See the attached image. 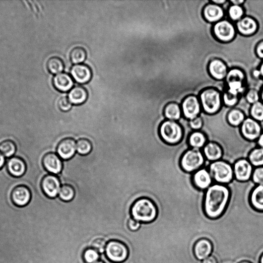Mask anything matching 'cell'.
I'll use <instances>...</instances> for the list:
<instances>
[{"label":"cell","instance_id":"obj_40","mask_svg":"<svg viewBox=\"0 0 263 263\" xmlns=\"http://www.w3.org/2000/svg\"><path fill=\"white\" fill-rule=\"evenodd\" d=\"M100 258L99 253L93 248H87L83 254V258L86 263H94Z\"/></svg>","mask_w":263,"mask_h":263},{"label":"cell","instance_id":"obj_25","mask_svg":"<svg viewBox=\"0 0 263 263\" xmlns=\"http://www.w3.org/2000/svg\"><path fill=\"white\" fill-rule=\"evenodd\" d=\"M194 251L196 258L202 261L211 255L213 246L209 240L200 239L195 243Z\"/></svg>","mask_w":263,"mask_h":263},{"label":"cell","instance_id":"obj_47","mask_svg":"<svg viewBox=\"0 0 263 263\" xmlns=\"http://www.w3.org/2000/svg\"><path fill=\"white\" fill-rule=\"evenodd\" d=\"M255 51L256 55L259 59L263 60V40L257 43Z\"/></svg>","mask_w":263,"mask_h":263},{"label":"cell","instance_id":"obj_27","mask_svg":"<svg viewBox=\"0 0 263 263\" xmlns=\"http://www.w3.org/2000/svg\"><path fill=\"white\" fill-rule=\"evenodd\" d=\"M88 98V92L82 86H76L72 89L68 94V99L72 105H81Z\"/></svg>","mask_w":263,"mask_h":263},{"label":"cell","instance_id":"obj_45","mask_svg":"<svg viewBox=\"0 0 263 263\" xmlns=\"http://www.w3.org/2000/svg\"><path fill=\"white\" fill-rule=\"evenodd\" d=\"M189 126L194 131H199L203 126V121L200 116L189 121Z\"/></svg>","mask_w":263,"mask_h":263},{"label":"cell","instance_id":"obj_42","mask_svg":"<svg viewBox=\"0 0 263 263\" xmlns=\"http://www.w3.org/2000/svg\"><path fill=\"white\" fill-rule=\"evenodd\" d=\"M252 180L256 185L263 184V167H257L254 169Z\"/></svg>","mask_w":263,"mask_h":263},{"label":"cell","instance_id":"obj_58","mask_svg":"<svg viewBox=\"0 0 263 263\" xmlns=\"http://www.w3.org/2000/svg\"><path fill=\"white\" fill-rule=\"evenodd\" d=\"M239 263H250L249 262H247V261H243V262H240Z\"/></svg>","mask_w":263,"mask_h":263},{"label":"cell","instance_id":"obj_11","mask_svg":"<svg viewBox=\"0 0 263 263\" xmlns=\"http://www.w3.org/2000/svg\"><path fill=\"white\" fill-rule=\"evenodd\" d=\"M181 107L183 116L189 121L197 118L202 111L198 97L194 95L185 97L182 102Z\"/></svg>","mask_w":263,"mask_h":263},{"label":"cell","instance_id":"obj_2","mask_svg":"<svg viewBox=\"0 0 263 263\" xmlns=\"http://www.w3.org/2000/svg\"><path fill=\"white\" fill-rule=\"evenodd\" d=\"M230 193L226 185L214 184L205 192L204 212L208 217L216 219L224 213L228 205Z\"/></svg>","mask_w":263,"mask_h":263},{"label":"cell","instance_id":"obj_57","mask_svg":"<svg viewBox=\"0 0 263 263\" xmlns=\"http://www.w3.org/2000/svg\"><path fill=\"white\" fill-rule=\"evenodd\" d=\"M94 263H105L104 262H102L101 261H98Z\"/></svg>","mask_w":263,"mask_h":263},{"label":"cell","instance_id":"obj_59","mask_svg":"<svg viewBox=\"0 0 263 263\" xmlns=\"http://www.w3.org/2000/svg\"><path fill=\"white\" fill-rule=\"evenodd\" d=\"M203 218H204V217H203ZM201 219H202V218H201ZM200 220H201V219H200Z\"/></svg>","mask_w":263,"mask_h":263},{"label":"cell","instance_id":"obj_19","mask_svg":"<svg viewBox=\"0 0 263 263\" xmlns=\"http://www.w3.org/2000/svg\"><path fill=\"white\" fill-rule=\"evenodd\" d=\"M56 150L58 156L63 160H70L76 154V141L72 138H65L58 144Z\"/></svg>","mask_w":263,"mask_h":263},{"label":"cell","instance_id":"obj_51","mask_svg":"<svg viewBox=\"0 0 263 263\" xmlns=\"http://www.w3.org/2000/svg\"><path fill=\"white\" fill-rule=\"evenodd\" d=\"M253 77L258 79L261 77V73L259 69H255L252 71Z\"/></svg>","mask_w":263,"mask_h":263},{"label":"cell","instance_id":"obj_14","mask_svg":"<svg viewBox=\"0 0 263 263\" xmlns=\"http://www.w3.org/2000/svg\"><path fill=\"white\" fill-rule=\"evenodd\" d=\"M237 33L244 37L255 35L259 30L257 20L252 16H245L235 24Z\"/></svg>","mask_w":263,"mask_h":263},{"label":"cell","instance_id":"obj_54","mask_svg":"<svg viewBox=\"0 0 263 263\" xmlns=\"http://www.w3.org/2000/svg\"><path fill=\"white\" fill-rule=\"evenodd\" d=\"M259 69L261 73V77L263 79V61L261 63Z\"/></svg>","mask_w":263,"mask_h":263},{"label":"cell","instance_id":"obj_13","mask_svg":"<svg viewBox=\"0 0 263 263\" xmlns=\"http://www.w3.org/2000/svg\"><path fill=\"white\" fill-rule=\"evenodd\" d=\"M234 178L241 182H245L252 179L254 166L247 159L238 160L233 166Z\"/></svg>","mask_w":263,"mask_h":263},{"label":"cell","instance_id":"obj_32","mask_svg":"<svg viewBox=\"0 0 263 263\" xmlns=\"http://www.w3.org/2000/svg\"><path fill=\"white\" fill-rule=\"evenodd\" d=\"M47 67L52 74L57 75L63 72L65 68V64L60 57H53L47 62Z\"/></svg>","mask_w":263,"mask_h":263},{"label":"cell","instance_id":"obj_1","mask_svg":"<svg viewBox=\"0 0 263 263\" xmlns=\"http://www.w3.org/2000/svg\"><path fill=\"white\" fill-rule=\"evenodd\" d=\"M230 109L223 106L214 115L201 111L199 116L203 121V126L199 131L206 136L207 142L220 146L223 152L222 160L233 166L238 160L247 159L258 144L257 141L246 139L241 133L240 127H233L228 123L227 116Z\"/></svg>","mask_w":263,"mask_h":263},{"label":"cell","instance_id":"obj_36","mask_svg":"<svg viewBox=\"0 0 263 263\" xmlns=\"http://www.w3.org/2000/svg\"><path fill=\"white\" fill-rule=\"evenodd\" d=\"M86 57L85 50L81 47L73 49L70 53V60L74 65L82 64L85 61Z\"/></svg>","mask_w":263,"mask_h":263},{"label":"cell","instance_id":"obj_10","mask_svg":"<svg viewBox=\"0 0 263 263\" xmlns=\"http://www.w3.org/2000/svg\"><path fill=\"white\" fill-rule=\"evenodd\" d=\"M107 258L111 262L120 263L126 261L129 256V250L122 242L113 240L107 244L105 249Z\"/></svg>","mask_w":263,"mask_h":263},{"label":"cell","instance_id":"obj_31","mask_svg":"<svg viewBox=\"0 0 263 263\" xmlns=\"http://www.w3.org/2000/svg\"><path fill=\"white\" fill-rule=\"evenodd\" d=\"M246 117L244 113L240 109L233 108L228 112L227 116L228 123L233 127H240Z\"/></svg>","mask_w":263,"mask_h":263},{"label":"cell","instance_id":"obj_46","mask_svg":"<svg viewBox=\"0 0 263 263\" xmlns=\"http://www.w3.org/2000/svg\"><path fill=\"white\" fill-rule=\"evenodd\" d=\"M141 223L133 218L129 219L128 222V226L129 229L133 231L138 230L140 227Z\"/></svg>","mask_w":263,"mask_h":263},{"label":"cell","instance_id":"obj_53","mask_svg":"<svg viewBox=\"0 0 263 263\" xmlns=\"http://www.w3.org/2000/svg\"><path fill=\"white\" fill-rule=\"evenodd\" d=\"M257 143L260 148L263 149V133L261 134L257 140Z\"/></svg>","mask_w":263,"mask_h":263},{"label":"cell","instance_id":"obj_21","mask_svg":"<svg viewBox=\"0 0 263 263\" xmlns=\"http://www.w3.org/2000/svg\"><path fill=\"white\" fill-rule=\"evenodd\" d=\"M70 72L73 80L79 84L88 83L92 78V70L91 67L82 64L73 66Z\"/></svg>","mask_w":263,"mask_h":263},{"label":"cell","instance_id":"obj_23","mask_svg":"<svg viewBox=\"0 0 263 263\" xmlns=\"http://www.w3.org/2000/svg\"><path fill=\"white\" fill-rule=\"evenodd\" d=\"M7 170L12 177L20 178L26 172V165L22 158L17 156L12 157L7 162Z\"/></svg>","mask_w":263,"mask_h":263},{"label":"cell","instance_id":"obj_34","mask_svg":"<svg viewBox=\"0 0 263 263\" xmlns=\"http://www.w3.org/2000/svg\"><path fill=\"white\" fill-rule=\"evenodd\" d=\"M92 150L93 144L89 139L82 138L76 142V151L80 155H88L91 153Z\"/></svg>","mask_w":263,"mask_h":263},{"label":"cell","instance_id":"obj_43","mask_svg":"<svg viewBox=\"0 0 263 263\" xmlns=\"http://www.w3.org/2000/svg\"><path fill=\"white\" fill-rule=\"evenodd\" d=\"M107 243L103 239L98 238L95 239L92 243V246L94 249L99 253H104L105 252Z\"/></svg>","mask_w":263,"mask_h":263},{"label":"cell","instance_id":"obj_5","mask_svg":"<svg viewBox=\"0 0 263 263\" xmlns=\"http://www.w3.org/2000/svg\"><path fill=\"white\" fill-rule=\"evenodd\" d=\"M202 111L208 115L217 113L223 105L222 93L215 87L202 90L198 95Z\"/></svg>","mask_w":263,"mask_h":263},{"label":"cell","instance_id":"obj_16","mask_svg":"<svg viewBox=\"0 0 263 263\" xmlns=\"http://www.w3.org/2000/svg\"><path fill=\"white\" fill-rule=\"evenodd\" d=\"M240 129L243 136L249 141H257L262 134L261 125L251 117L246 118Z\"/></svg>","mask_w":263,"mask_h":263},{"label":"cell","instance_id":"obj_50","mask_svg":"<svg viewBox=\"0 0 263 263\" xmlns=\"http://www.w3.org/2000/svg\"><path fill=\"white\" fill-rule=\"evenodd\" d=\"M210 2L212 3L221 6H222V5H225L226 3L228 2L226 0H212V1H210Z\"/></svg>","mask_w":263,"mask_h":263},{"label":"cell","instance_id":"obj_39","mask_svg":"<svg viewBox=\"0 0 263 263\" xmlns=\"http://www.w3.org/2000/svg\"><path fill=\"white\" fill-rule=\"evenodd\" d=\"M251 118L257 122L263 121V103L258 101L251 105L250 111Z\"/></svg>","mask_w":263,"mask_h":263},{"label":"cell","instance_id":"obj_3","mask_svg":"<svg viewBox=\"0 0 263 263\" xmlns=\"http://www.w3.org/2000/svg\"><path fill=\"white\" fill-rule=\"evenodd\" d=\"M130 213L132 217L137 221L149 224L156 220L158 210L153 200L148 197H141L133 202Z\"/></svg>","mask_w":263,"mask_h":263},{"label":"cell","instance_id":"obj_8","mask_svg":"<svg viewBox=\"0 0 263 263\" xmlns=\"http://www.w3.org/2000/svg\"><path fill=\"white\" fill-rule=\"evenodd\" d=\"M209 172L212 178L218 184L227 185L235 178L233 166L222 159L211 162Z\"/></svg>","mask_w":263,"mask_h":263},{"label":"cell","instance_id":"obj_38","mask_svg":"<svg viewBox=\"0 0 263 263\" xmlns=\"http://www.w3.org/2000/svg\"><path fill=\"white\" fill-rule=\"evenodd\" d=\"M16 150L15 143L11 140H6L0 144V152L6 157H12Z\"/></svg>","mask_w":263,"mask_h":263},{"label":"cell","instance_id":"obj_18","mask_svg":"<svg viewBox=\"0 0 263 263\" xmlns=\"http://www.w3.org/2000/svg\"><path fill=\"white\" fill-rule=\"evenodd\" d=\"M32 194L30 189L25 185H19L14 188L11 194V199L14 205L23 207L30 202Z\"/></svg>","mask_w":263,"mask_h":263},{"label":"cell","instance_id":"obj_29","mask_svg":"<svg viewBox=\"0 0 263 263\" xmlns=\"http://www.w3.org/2000/svg\"><path fill=\"white\" fill-rule=\"evenodd\" d=\"M250 201L256 210L263 212V184L257 185L253 190Z\"/></svg>","mask_w":263,"mask_h":263},{"label":"cell","instance_id":"obj_56","mask_svg":"<svg viewBox=\"0 0 263 263\" xmlns=\"http://www.w3.org/2000/svg\"><path fill=\"white\" fill-rule=\"evenodd\" d=\"M260 263H263V253L261 256V257L260 259Z\"/></svg>","mask_w":263,"mask_h":263},{"label":"cell","instance_id":"obj_44","mask_svg":"<svg viewBox=\"0 0 263 263\" xmlns=\"http://www.w3.org/2000/svg\"><path fill=\"white\" fill-rule=\"evenodd\" d=\"M58 107L63 112H68L72 107V104L70 103L68 98L64 97L61 98L58 103Z\"/></svg>","mask_w":263,"mask_h":263},{"label":"cell","instance_id":"obj_28","mask_svg":"<svg viewBox=\"0 0 263 263\" xmlns=\"http://www.w3.org/2000/svg\"><path fill=\"white\" fill-rule=\"evenodd\" d=\"M164 115L167 120L180 121L183 116L181 105L175 102H170L165 107Z\"/></svg>","mask_w":263,"mask_h":263},{"label":"cell","instance_id":"obj_35","mask_svg":"<svg viewBox=\"0 0 263 263\" xmlns=\"http://www.w3.org/2000/svg\"><path fill=\"white\" fill-rule=\"evenodd\" d=\"M245 10L242 6L231 5L228 8V16L230 21L237 22L245 16Z\"/></svg>","mask_w":263,"mask_h":263},{"label":"cell","instance_id":"obj_7","mask_svg":"<svg viewBox=\"0 0 263 263\" xmlns=\"http://www.w3.org/2000/svg\"><path fill=\"white\" fill-rule=\"evenodd\" d=\"M212 33L217 41L225 44L235 40L238 35L235 25L227 19L213 24Z\"/></svg>","mask_w":263,"mask_h":263},{"label":"cell","instance_id":"obj_4","mask_svg":"<svg viewBox=\"0 0 263 263\" xmlns=\"http://www.w3.org/2000/svg\"><path fill=\"white\" fill-rule=\"evenodd\" d=\"M247 78L246 73L243 69L237 67L229 68L224 80L225 88L223 91L241 98L247 92Z\"/></svg>","mask_w":263,"mask_h":263},{"label":"cell","instance_id":"obj_22","mask_svg":"<svg viewBox=\"0 0 263 263\" xmlns=\"http://www.w3.org/2000/svg\"><path fill=\"white\" fill-rule=\"evenodd\" d=\"M193 183L198 189L206 191L211 185L212 178L206 168H200L193 174Z\"/></svg>","mask_w":263,"mask_h":263},{"label":"cell","instance_id":"obj_30","mask_svg":"<svg viewBox=\"0 0 263 263\" xmlns=\"http://www.w3.org/2000/svg\"><path fill=\"white\" fill-rule=\"evenodd\" d=\"M189 144L193 149L200 150L207 143V139L200 131H194L189 137Z\"/></svg>","mask_w":263,"mask_h":263},{"label":"cell","instance_id":"obj_48","mask_svg":"<svg viewBox=\"0 0 263 263\" xmlns=\"http://www.w3.org/2000/svg\"><path fill=\"white\" fill-rule=\"evenodd\" d=\"M202 263H218L216 259L213 256L211 255L206 259L202 261Z\"/></svg>","mask_w":263,"mask_h":263},{"label":"cell","instance_id":"obj_6","mask_svg":"<svg viewBox=\"0 0 263 263\" xmlns=\"http://www.w3.org/2000/svg\"><path fill=\"white\" fill-rule=\"evenodd\" d=\"M159 135L166 143L175 145L182 141L184 131L179 122L166 120L159 126Z\"/></svg>","mask_w":263,"mask_h":263},{"label":"cell","instance_id":"obj_15","mask_svg":"<svg viewBox=\"0 0 263 263\" xmlns=\"http://www.w3.org/2000/svg\"><path fill=\"white\" fill-rule=\"evenodd\" d=\"M207 68L212 79L218 81H224L230 68L225 61L214 58L209 62Z\"/></svg>","mask_w":263,"mask_h":263},{"label":"cell","instance_id":"obj_41","mask_svg":"<svg viewBox=\"0 0 263 263\" xmlns=\"http://www.w3.org/2000/svg\"><path fill=\"white\" fill-rule=\"evenodd\" d=\"M245 98L247 103L252 105L260 101V93L256 89H250L246 92Z\"/></svg>","mask_w":263,"mask_h":263},{"label":"cell","instance_id":"obj_37","mask_svg":"<svg viewBox=\"0 0 263 263\" xmlns=\"http://www.w3.org/2000/svg\"><path fill=\"white\" fill-rule=\"evenodd\" d=\"M248 160L255 167H263V149L257 147L252 150Z\"/></svg>","mask_w":263,"mask_h":263},{"label":"cell","instance_id":"obj_49","mask_svg":"<svg viewBox=\"0 0 263 263\" xmlns=\"http://www.w3.org/2000/svg\"><path fill=\"white\" fill-rule=\"evenodd\" d=\"M229 2L231 5L242 6L245 3L246 1L245 0H230Z\"/></svg>","mask_w":263,"mask_h":263},{"label":"cell","instance_id":"obj_24","mask_svg":"<svg viewBox=\"0 0 263 263\" xmlns=\"http://www.w3.org/2000/svg\"><path fill=\"white\" fill-rule=\"evenodd\" d=\"M53 83L57 90L65 93L70 91L72 89L74 81L70 75L66 72H62L55 76Z\"/></svg>","mask_w":263,"mask_h":263},{"label":"cell","instance_id":"obj_52","mask_svg":"<svg viewBox=\"0 0 263 263\" xmlns=\"http://www.w3.org/2000/svg\"><path fill=\"white\" fill-rule=\"evenodd\" d=\"M5 163V156L0 152V169H2Z\"/></svg>","mask_w":263,"mask_h":263},{"label":"cell","instance_id":"obj_12","mask_svg":"<svg viewBox=\"0 0 263 263\" xmlns=\"http://www.w3.org/2000/svg\"><path fill=\"white\" fill-rule=\"evenodd\" d=\"M41 187L43 193L48 197L55 198L59 195L61 181L56 175L48 174L42 179Z\"/></svg>","mask_w":263,"mask_h":263},{"label":"cell","instance_id":"obj_17","mask_svg":"<svg viewBox=\"0 0 263 263\" xmlns=\"http://www.w3.org/2000/svg\"><path fill=\"white\" fill-rule=\"evenodd\" d=\"M225 14V12L222 6L212 3L210 1H208L202 9V18L211 24L224 19Z\"/></svg>","mask_w":263,"mask_h":263},{"label":"cell","instance_id":"obj_20","mask_svg":"<svg viewBox=\"0 0 263 263\" xmlns=\"http://www.w3.org/2000/svg\"><path fill=\"white\" fill-rule=\"evenodd\" d=\"M42 165L50 174L57 175L61 173L64 167L63 159L55 153L50 152L44 156Z\"/></svg>","mask_w":263,"mask_h":263},{"label":"cell","instance_id":"obj_55","mask_svg":"<svg viewBox=\"0 0 263 263\" xmlns=\"http://www.w3.org/2000/svg\"><path fill=\"white\" fill-rule=\"evenodd\" d=\"M260 95V99L261 100V101L263 103V86L262 87Z\"/></svg>","mask_w":263,"mask_h":263},{"label":"cell","instance_id":"obj_33","mask_svg":"<svg viewBox=\"0 0 263 263\" xmlns=\"http://www.w3.org/2000/svg\"><path fill=\"white\" fill-rule=\"evenodd\" d=\"M58 196L64 202H71L75 197V189L70 185L64 184L62 186Z\"/></svg>","mask_w":263,"mask_h":263},{"label":"cell","instance_id":"obj_9","mask_svg":"<svg viewBox=\"0 0 263 263\" xmlns=\"http://www.w3.org/2000/svg\"><path fill=\"white\" fill-rule=\"evenodd\" d=\"M205 162V157L200 150L191 148L183 155L181 166L185 172L194 174L200 169Z\"/></svg>","mask_w":263,"mask_h":263},{"label":"cell","instance_id":"obj_26","mask_svg":"<svg viewBox=\"0 0 263 263\" xmlns=\"http://www.w3.org/2000/svg\"><path fill=\"white\" fill-rule=\"evenodd\" d=\"M202 149L203 154L208 161L211 163L222 159L223 155V150L217 143L208 142Z\"/></svg>","mask_w":263,"mask_h":263}]
</instances>
